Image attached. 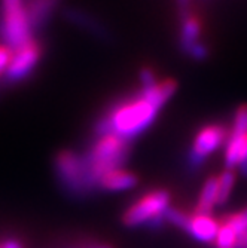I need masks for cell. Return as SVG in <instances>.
<instances>
[{"label": "cell", "mask_w": 247, "mask_h": 248, "mask_svg": "<svg viewBox=\"0 0 247 248\" xmlns=\"http://www.w3.org/2000/svg\"><path fill=\"white\" fill-rule=\"evenodd\" d=\"M55 171L61 185L73 195H86L96 186L88 170L85 156L64 150L55 157Z\"/></svg>", "instance_id": "cell-5"}, {"label": "cell", "mask_w": 247, "mask_h": 248, "mask_svg": "<svg viewBox=\"0 0 247 248\" xmlns=\"http://www.w3.org/2000/svg\"><path fill=\"white\" fill-rule=\"evenodd\" d=\"M217 202V175H210L201 187L195 207L197 214H212Z\"/></svg>", "instance_id": "cell-12"}, {"label": "cell", "mask_w": 247, "mask_h": 248, "mask_svg": "<svg viewBox=\"0 0 247 248\" xmlns=\"http://www.w3.org/2000/svg\"><path fill=\"white\" fill-rule=\"evenodd\" d=\"M170 205V193L165 189H155L145 193L124 211L122 223L128 228L146 226L160 228L164 220V213Z\"/></svg>", "instance_id": "cell-3"}, {"label": "cell", "mask_w": 247, "mask_h": 248, "mask_svg": "<svg viewBox=\"0 0 247 248\" xmlns=\"http://www.w3.org/2000/svg\"><path fill=\"white\" fill-rule=\"evenodd\" d=\"M0 21L5 45L12 51L33 39V26L26 8V0H0Z\"/></svg>", "instance_id": "cell-4"}, {"label": "cell", "mask_w": 247, "mask_h": 248, "mask_svg": "<svg viewBox=\"0 0 247 248\" xmlns=\"http://www.w3.org/2000/svg\"><path fill=\"white\" fill-rule=\"evenodd\" d=\"M0 248H24L21 241L15 239V238H6L0 242Z\"/></svg>", "instance_id": "cell-17"}, {"label": "cell", "mask_w": 247, "mask_h": 248, "mask_svg": "<svg viewBox=\"0 0 247 248\" xmlns=\"http://www.w3.org/2000/svg\"><path fill=\"white\" fill-rule=\"evenodd\" d=\"M219 231V221L210 214H191L185 232L201 242H213Z\"/></svg>", "instance_id": "cell-10"}, {"label": "cell", "mask_w": 247, "mask_h": 248, "mask_svg": "<svg viewBox=\"0 0 247 248\" xmlns=\"http://www.w3.org/2000/svg\"><path fill=\"white\" fill-rule=\"evenodd\" d=\"M189 216L186 214V211L181 210V208H168L164 213V220L170 224H174L176 228H181V229H186L188 226V221H189Z\"/></svg>", "instance_id": "cell-16"}, {"label": "cell", "mask_w": 247, "mask_h": 248, "mask_svg": "<svg viewBox=\"0 0 247 248\" xmlns=\"http://www.w3.org/2000/svg\"><path fill=\"white\" fill-rule=\"evenodd\" d=\"M60 0H26V8L32 21V26H40L49 16Z\"/></svg>", "instance_id": "cell-13"}, {"label": "cell", "mask_w": 247, "mask_h": 248, "mask_svg": "<svg viewBox=\"0 0 247 248\" xmlns=\"http://www.w3.org/2000/svg\"><path fill=\"white\" fill-rule=\"evenodd\" d=\"M42 57V45L32 39L21 48L14 51L12 60L5 73L6 80L9 82H19L26 79L34 69Z\"/></svg>", "instance_id": "cell-7"}, {"label": "cell", "mask_w": 247, "mask_h": 248, "mask_svg": "<svg viewBox=\"0 0 247 248\" xmlns=\"http://www.w3.org/2000/svg\"><path fill=\"white\" fill-rule=\"evenodd\" d=\"M225 167L234 171L238 168L243 175H247V132L231 131L225 147Z\"/></svg>", "instance_id": "cell-8"}, {"label": "cell", "mask_w": 247, "mask_h": 248, "mask_svg": "<svg viewBox=\"0 0 247 248\" xmlns=\"http://www.w3.org/2000/svg\"><path fill=\"white\" fill-rule=\"evenodd\" d=\"M130 153L128 140L118 137L115 134L104 132L93 143L91 150L85 156L89 174L93 182L99 183V178L116 168H122Z\"/></svg>", "instance_id": "cell-2"}, {"label": "cell", "mask_w": 247, "mask_h": 248, "mask_svg": "<svg viewBox=\"0 0 247 248\" xmlns=\"http://www.w3.org/2000/svg\"><path fill=\"white\" fill-rule=\"evenodd\" d=\"M81 248H112V247L107 245V244H97V242H94V244L83 245V247H81Z\"/></svg>", "instance_id": "cell-18"}, {"label": "cell", "mask_w": 247, "mask_h": 248, "mask_svg": "<svg viewBox=\"0 0 247 248\" xmlns=\"http://www.w3.org/2000/svg\"><path fill=\"white\" fill-rule=\"evenodd\" d=\"M235 185V172L231 170H225L222 174L217 175V202L216 205L227 204L232 189Z\"/></svg>", "instance_id": "cell-14"}, {"label": "cell", "mask_w": 247, "mask_h": 248, "mask_svg": "<svg viewBox=\"0 0 247 248\" xmlns=\"http://www.w3.org/2000/svg\"><path fill=\"white\" fill-rule=\"evenodd\" d=\"M213 242H214L216 248H237L238 236L228 223L220 220L219 221V231H217Z\"/></svg>", "instance_id": "cell-15"}, {"label": "cell", "mask_w": 247, "mask_h": 248, "mask_svg": "<svg viewBox=\"0 0 247 248\" xmlns=\"http://www.w3.org/2000/svg\"><path fill=\"white\" fill-rule=\"evenodd\" d=\"M185 12L183 21H182V31H181V42L183 48L195 58H203L206 55V48L204 45L199 42V33H201V24L199 19L191 14Z\"/></svg>", "instance_id": "cell-9"}, {"label": "cell", "mask_w": 247, "mask_h": 248, "mask_svg": "<svg viewBox=\"0 0 247 248\" xmlns=\"http://www.w3.org/2000/svg\"><path fill=\"white\" fill-rule=\"evenodd\" d=\"M228 131L220 124H210L201 128L192 143L189 162L192 165L203 164L207 157L214 153L223 143H227Z\"/></svg>", "instance_id": "cell-6"}, {"label": "cell", "mask_w": 247, "mask_h": 248, "mask_svg": "<svg viewBox=\"0 0 247 248\" xmlns=\"http://www.w3.org/2000/svg\"><path fill=\"white\" fill-rule=\"evenodd\" d=\"M142 83L140 95L116 104L101 119L97 128L99 134L110 132L130 141L150 126L161 107L176 91L174 80H156L150 70L142 72Z\"/></svg>", "instance_id": "cell-1"}, {"label": "cell", "mask_w": 247, "mask_h": 248, "mask_svg": "<svg viewBox=\"0 0 247 248\" xmlns=\"http://www.w3.org/2000/svg\"><path fill=\"white\" fill-rule=\"evenodd\" d=\"M137 183H139V178L134 172L124 170V168H116V170H112L103 174L99 178L97 187L103 190H109V192H122V190L132 189L134 186H137Z\"/></svg>", "instance_id": "cell-11"}]
</instances>
